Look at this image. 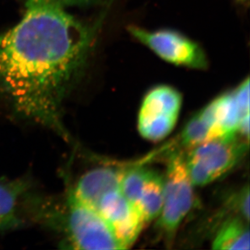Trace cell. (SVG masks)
Listing matches in <instances>:
<instances>
[{"label": "cell", "instance_id": "30bf717a", "mask_svg": "<svg viewBox=\"0 0 250 250\" xmlns=\"http://www.w3.org/2000/svg\"><path fill=\"white\" fill-rule=\"evenodd\" d=\"M164 199V177L149 169L135 208L146 224L156 220Z\"/></svg>", "mask_w": 250, "mask_h": 250}, {"label": "cell", "instance_id": "277c9868", "mask_svg": "<svg viewBox=\"0 0 250 250\" xmlns=\"http://www.w3.org/2000/svg\"><path fill=\"white\" fill-rule=\"evenodd\" d=\"M194 187L186 165L185 151L172 152L164 178L163 205L156 219L165 233L172 236L190 212L194 203Z\"/></svg>", "mask_w": 250, "mask_h": 250}, {"label": "cell", "instance_id": "4fadbf2b", "mask_svg": "<svg viewBox=\"0 0 250 250\" xmlns=\"http://www.w3.org/2000/svg\"><path fill=\"white\" fill-rule=\"evenodd\" d=\"M94 1L95 0H27L26 4L50 5L65 9L66 7L89 4Z\"/></svg>", "mask_w": 250, "mask_h": 250}, {"label": "cell", "instance_id": "5bb4252c", "mask_svg": "<svg viewBox=\"0 0 250 250\" xmlns=\"http://www.w3.org/2000/svg\"><path fill=\"white\" fill-rule=\"evenodd\" d=\"M237 1H238V2H246V1H248V0H237Z\"/></svg>", "mask_w": 250, "mask_h": 250}, {"label": "cell", "instance_id": "8992f818", "mask_svg": "<svg viewBox=\"0 0 250 250\" xmlns=\"http://www.w3.org/2000/svg\"><path fill=\"white\" fill-rule=\"evenodd\" d=\"M182 95L167 85H159L144 97L138 117V129L144 139L159 141L174 129L182 108Z\"/></svg>", "mask_w": 250, "mask_h": 250}, {"label": "cell", "instance_id": "6da1fadb", "mask_svg": "<svg viewBox=\"0 0 250 250\" xmlns=\"http://www.w3.org/2000/svg\"><path fill=\"white\" fill-rule=\"evenodd\" d=\"M97 32L64 8L26 4L21 21L0 35V92L15 113L68 139L62 103L87 64Z\"/></svg>", "mask_w": 250, "mask_h": 250}, {"label": "cell", "instance_id": "9c48e42d", "mask_svg": "<svg viewBox=\"0 0 250 250\" xmlns=\"http://www.w3.org/2000/svg\"><path fill=\"white\" fill-rule=\"evenodd\" d=\"M124 169L97 167L83 173L69 190L81 203L97 211L102 198L120 188Z\"/></svg>", "mask_w": 250, "mask_h": 250}, {"label": "cell", "instance_id": "ba28073f", "mask_svg": "<svg viewBox=\"0 0 250 250\" xmlns=\"http://www.w3.org/2000/svg\"><path fill=\"white\" fill-rule=\"evenodd\" d=\"M39 196L28 178L0 182V231L17 230L33 223Z\"/></svg>", "mask_w": 250, "mask_h": 250}, {"label": "cell", "instance_id": "7c38bea8", "mask_svg": "<svg viewBox=\"0 0 250 250\" xmlns=\"http://www.w3.org/2000/svg\"><path fill=\"white\" fill-rule=\"evenodd\" d=\"M149 169L142 167L125 168L121 180L120 190L132 205H136Z\"/></svg>", "mask_w": 250, "mask_h": 250}, {"label": "cell", "instance_id": "7a4b0ae2", "mask_svg": "<svg viewBox=\"0 0 250 250\" xmlns=\"http://www.w3.org/2000/svg\"><path fill=\"white\" fill-rule=\"evenodd\" d=\"M38 224L60 234L62 247L73 250H121L99 213L77 200L70 190L62 200L43 201Z\"/></svg>", "mask_w": 250, "mask_h": 250}, {"label": "cell", "instance_id": "5b68a950", "mask_svg": "<svg viewBox=\"0 0 250 250\" xmlns=\"http://www.w3.org/2000/svg\"><path fill=\"white\" fill-rule=\"evenodd\" d=\"M133 38L165 61L192 69L208 67V57L198 43L173 29L150 31L136 25L128 26Z\"/></svg>", "mask_w": 250, "mask_h": 250}, {"label": "cell", "instance_id": "3957f363", "mask_svg": "<svg viewBox=\"0 0 250 250\" xmlns=\"http://www.w3.org/2000/svg\"><path fill=\"white\" fill-rule=\"evenodd\" d=\"M249 139L239 134L215 138L185 151V161L194 187L215 182L231 171L248 150Z\"/></svg>", "mask_w": 250, "mask_h": 250}, {"label": "cell", "instance_id": "52a82bcc", "mask_svg": "<svg viewBox=\"0 0 250 250\" xmlns=\"http://www.w3.org/2000/svg\"><path fill=\"white\" fill-rule=\"evenodd\" d=\"M97 212L109 226L121 250L130 248L146 224L135 206L119 189L102 198Z\"/></svg>", "mask_w": 250, "mask_h": 250}, {"label": "cell", "instance_id": "8fae6325", "mask_svg": "<svg viewBox=\"0 0 250 250\" xmlns=\"http://www.w3.org/2000/svg\"><path fill=\"white\" fill-rule=\"evenodd\" d=\"M249 221L243 217L229 218L221 225L212 241L213 250H249Z\"/></svg>", "mask_w": 250, "mask_h": 250}]
</instances>
